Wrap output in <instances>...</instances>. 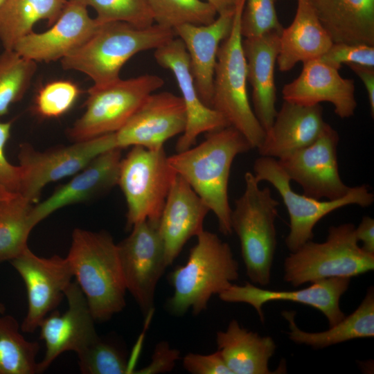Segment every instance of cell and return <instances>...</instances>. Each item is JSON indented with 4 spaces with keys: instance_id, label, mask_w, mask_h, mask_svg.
Here are the masks:
<instances>
[{
    "instance_id": "1",
    "label": "cell",
    "mask_w": 374,
    "mask_h": 374,
    "mask_svg": "<svg viewBox=\"0 0 374 374\" xmlns=\"http://www.w3.org/2000/svg\"><path fill=\"white\" fill-rule=\"evenodd\" d=\"M253 149L235 128L228 126L208 132L195 147L168 157V163L216 216L224 235L233 232L228 184L235 157Z\"/></svg>"
},
{
    "instance_id": "2",
    "label": "cell",
    "mask_w": 374,
    "mask_h": 374,
    "mask_svg": "<svg viewBox=\"0 0 374 374\" xmlns=\"http://www.w3.org/2000/svg\"><path fill=\"white\" fill-rule=\"evenodd\" d=\"M66 258L95 321L123 310L127 288L117 244L108 233L74 229Z\"/></svg>"
},
{
    "instance_id": "3",
    "label": "cell",
    "mask_w": 374,
    "mask_h": 374,
    "mask_svg": "<svg viewBox=\"0 0 374 374\" xmlns=\"http://www.w3.org/2000/svg\"><path fill=\"white\" fill-rule=\"evenodd\" d=\"M196 237L186 263L168 275L174 292L167 308L175 315L189 309L199 314L213 295L228 289L239 277L238 262L227 242L204 229Z\"/></svg>"
},
{
    "instance_id": "4",
    "label": "cell",
    "mask_w": 374,
    "mask_h": 374,
    "mask_svg": "<svg viewBox=\"0 0 374 374\" xmlns=\"http://www.w3.org/2000/svg\"><path fill=\"white\" fill-rule=\"evenodd\" d=\"M175 37L174 30L158 24L139 28L123 21L102 24L81 47L61 60L65 70L88 75L95 87L121 78L123 66L134 55L157 49Z\"/></svg>"
},
{
    "instance_id": "5",
    "label": "cell",
    "mask_w": 374,
    "mask_h": 374,
    "mask_svg": "<svg viewBox=\"0 0 374 374\" xmlns=\"http://www.w3.org/2000/svg\"><path fill=\"white\" fill-rule=\"evenodd\" d=\"M245 188L231 211V226L239 238L242 257L253 284L266 286L276 248L275 220L279 202L266 187L260 188L251 172L244 174Z\"/></svg>"
},
{
    "instance_id": "6",
    "label": "cell",
    "mask_w": 374,
    "mask_h": 374,
    "mask_svg": "<svg viewBox=\"0 0 374 374\" xmlns=\"http://www.w3.org/2000/svg\"><path fill=\"white\" fill-rule=\"evenodd\" d=\"M352 223L331 226L323 242L308 241L285 259V282L293 287L323 279L352 278L373 271L374 255L359 245Z\"/></svg>"
},
{
    "instance_id": "7",
    "label": "cell",
    "mask_w": 374,
    "mask_h": 374,
    "mask_svg": "<svg viewBox=\"0 0 374 374\" xmlns=\"http://www.w3.org/2000/svg\"><path fill=\"white\" fill-rule=\"evenodd\" d=\"M244 2H238L231 32L222 42L217 51L211 107L238 130L253 149H258L264 140L265 131L253 112L247 93V62L240 33Z\"/></svg>"
},
{
    "instance_id": "8",
    "label": "cell",
    "mask_w": 374,
    "mask_h": 374,
    "mask_svg": "<svg viewBox=\"0 0 374 374\" xmlns=\"http://www.w3.org/2000/svg\"><path fill=\"white\" fill-rule=\"evenodd\" d=\"M168 158L163 148L133 146L122 159L118 185L127 202V227L144 220L159 222L177 175Z\"/></svg>"
},
{
    "instance_id": "9",
    "label": "cell",
    "mask_w": 374,
    "mask_h": 374,
    "mask_svg": "<svg viewBox=\"0 0 374 374\" xmlns=\"http://www.w3.org/2000/svg\"><path fill=\"white\" fill-rule=\"evenodd\" d=\"M163 84L161 77L145 74L120 78L104 87L92 86L88 90L86 110L69 128V137L80 141L117 132Z\"/></svg>"
},
{
    "instance_id": "10",
    "label": "cell",
    "mask_w": 374,
    "mask_h": 374,
    "mask_svg": "<svg viewBox=\"0 0 374 374\" xmlns=\"http://www.w3.org/2000/svg\"><path fill=\"white\" fill-rule=\"evenodd\" d=\"M253 172L259 183L266 181L273 185L287 208L290 232L285 238V244L290 252L312 240L315 225L331 212L348 205L367 207L374 202V195L366 184L351 187L345 196L335 200L321 201L300 195L292 190L291 181L277 159L271 157L260 156L256 159Z\"/></svg>"
},
{
    "instance_id": "11",
    "label": "cell",
    "mask_w": 374,
    "mask_h": 374,
    "mask_svg": "<svg viewBox=\"0 0 374 374\" xmlns=\"http://www.w3.org/2000/svg\"><path fill=\"white\" fill-rule=\"evenodd\" d=\"M116 148L114 132L43 152L35 150L29 144H22L18 154L19 193L37 203L46 185L75 175L94 158Z\"/></svg>"
},
{
    "instance_id": "12",
    "label": "cell",
    "mask_w": 374,
    "mask_h": 374,
    "mask_svg": "<svg viewBox=\"0 0 374 374\" xmlns=\"http://www.w3.org/2000/svg\"><path fill=\"white\" fill-rule=\"evenodd\" d=\"M159 222L144 220L117 244L127 290L145 314L154 303L157 285L168 266Z\"/></svg>"
},
{
    "instance_id": "13",
    "label": "cell",
    "mask_w": 374,
    "mask_h": 374,
    "mask_svg": "<svg viewBox=\"0 0 374 374\" xmlns=\"http://www.w3.org/2000/svg\"><path fill=\"white\" fill-rule=\"evenodd\" d=\"M339 141L337 131L326 123L312 143L277 161L290 181L301 186L305 196L337 199L345 196L351 188L344 184L339 175Z\"/></svg>"
},
{
    "instance_id": "14",
    "label": "cell",
    "mask_w": 374,
    "mask_h": 374,
    "mask_svg": "<svg viewBox=\"0 0 374 374\" xmlns=\"http://www.w3.org/2000/svg\"><path fill=\"white\" fill-rule=\"evenodd\" d=\"M10 262L22 278L27 291L28 312L21 330L32 333L59 305L71 283L73 271L66 257H39L28 247Z\"/></svg>"
},
{
    "instance_id": "15",
    "label": "cell",
    "mask_w": 374,
    "mask_h": 374,
    "mask_svg": "<svg viewBox=\"0 0 374 374\" xmlns=\"http://www.w3.org/2000/svg\"><path fill=\"white\" fill-rule=\"evenodd\" d=\"M186 113L181 96L163 91L151 93L117 132L116 147L141 146L157 150L170 139L184 132Z\"/></svg>"
},
{
    "instance_id": "16",
    "label": "cell",
    "mask_w": 374,
    "mask_h": 374,
    "mask_svg": "<svg viewBox=\"0 0 374 374\" xmlns=\"http://www.w3.org/2000/svg\"><path fill=\"white\" fill-rule=\"evenodd\" d=\"M154 57L159 65L174 74L186 109V125L177 142V152L193 147L202 133L230 126L220 113L200 98L190 72L189 56L181 39L174 37L157 48Z\"/></svg>"
},
{
    "instance_id": "17",
    "label": "cell",
    "mask_w": 374,
    "mask_h": 374,
    "mask_svg": "<svg viewBox=\"0 0 374 374\" xmlns=\"http://www.w3.org/2000/svg\"><path fill=\"white\" fill-rule=\"evenodd\" d=\"M350 278L337 277L312 283L308 287L296 290H271L258 287L251 283L244 285L232 284L219 294L228 303H244L252 306L264 322L262 306L275 301H289L307 305L318 310L326 317L329 327L345 317L340 308V299L347 291Z\"/></svg>"
},
{
    "instance_id": "18",
    "label": "cell",
    "mask_w": 374,
    "mask_h": 374,
    "mask_svg": "<svg viewBox=\"0 0 374 374\" xmlns=\"http://www.w3.org/2000/svg\"><path fill=\"white\" fill-rule=\"evenodd\" d=\"M64 296L68 302L66 311L62 314L52 312L39 324L40 339L45 342L46 352L42 361L37 363V373L46 371L62 353H78L98 337L95 320L76 281L70 283Z\"/></svg>"
},
{
    "instance_id": "19",
    "label": "cell",
    "mask_w": 374,
    "mask_h": 374,
    "mask_svg": "<svg viewBox=\"0 0 374 374\" xmlns=\"http://www.w3.org/2000/svg\"><path fill=\"white\" fill-rule=\"evenodd\" d=\"M100 25L89 16L87 7L69 1L49 29L28 34L17 42L13 49L35 62L61 60L87 42Z\"/></svg>"
},
{
    "instance_id": "20",
    "label": "cell",
    "mask_w": 374,
    "mask_h": 374,
    "mask_svg": "<svg viewBox=\"0 0 374 374\" xmlns=\"http://www.w3.org/2000/svg\"><path fill=\"white\" fill-rule=\"evenodd\" d=\"M303 64L300 75L284 85L283 100L302 105L328 102L339 118L353 116L357 105L354 80L341 77L339 70L320 59Z\"/></svg>"
},
{
    "instance_id": "21",
    "label": "cell",
    "mask_w": 374,
    "mask_h": 374,
    "mask_svg": "<svg viewBox=\"0 0 374 374\" xmlns=\"http://www.w3.org/2000/svg\"><path fill=\"white\" fill-rule=\"evenodd\" d=\"M121 150L116 148L100 154L50 197L33 205L30 214L33 224L62 207L91 200L118 185Z\"/></svg>"
},
{
    "instance_id": "22",
    "label": "cell",
    "mask_w": 374,
    "mask_h": 374,
    "mask_svg": "<svg viewBox=\"0 0 374 374\" xmlns=\"http://www.w3.org/2000/svg\"><path fill=\"white\" fill-rule=\"evenodd\" d=\"M209 208L190 185L177 174L159 221L165 257L170 266L186 242L204 230Z\"/></svg>"
},
{
    "instance_id": "23",
    "label": "cell",
    "mask_w": 374,
    "mask_h": 374,
    "mask_svg": "<svg viewBox=\"0 0 374 374\" xmlns=\"http://www.w3.org/2000/svg\"><path fill=\"white\" fill-rule=\"evenodd\" d=\"M234 12L218 15L208 24H185L173 29L175 36L181 39L188 52L190 72L197 93L203 103L210 107L217 51L222 42L231 32Z\"/></svg>"
},
{
    "instance_id": "24",
    "label": "cell",
    "mask_w": 374,
    "mask_h": 374,
    "mask_svg": "<svg viewBox=\"0 0 374 374\" xmlns=\"http://www.w3.org/2000/svg\"><path fill=\"white\" fill-rule=\"evenodd\" d=\"M326 123L320 104L302 105L284 100L258 148L260 156L282 159L312 143Z\"/></svg>"
},
{
    "instance_id": "25",
    "label": "cell",
    "mask_w": 374,
    "mask_h": 374,
    "mask_svg": "<svg viewBox=\"0 0 374 374\" xmlns=\"http://www.w3.org/2000/svg\"><path fill=\"white\" fill-rule=\"evenodd\" d=\"M279 36L272 32L242 39L247 82L252 88L253 110L265 132L272 125L277 113L274 69L279 53Z\"/></svg>"
},
{
    "instance_id": "26",
    "label": "cell",
    "mask_w": 374,
    "mask_h": 374,
    "mask_svg": "<svg viewBox=\"0 0 374 374\" xmlns=\"http://www.w3.org/2000/svg\"><path fill=\"white\" fill-rule=\"evenodd\" d=\"M333 43L374 46V0H308Z\"/></svg>"
},
{
    "instance_id": "27",
    "label": "cell",
    "mask_w": 374,
    "mask_h": 374,
    "mask_svg": "<svg viewBox=\"0 0 374 374\" xmlns=\"http://www.w3.org/2000/svg\"><path fill=\"white\" fill-rule=\"evenodd\" d=\"M276 64L281 72L290 71L298 62L320 59L333 44L308 0H297L292 24L280 36Z\"/></svg>"
},
{
    "instance_id": "28",
    "label": "cell",
    "mask_w": 374,
    "mask_h": 374,
    "mask_svg": "<svg viewBox=\"0 0 374 374\" xmlns=\"http://www.w3.org/2000/svg\"><path fill=\"white\" fill-rule=\"evenodd\" d=\"M219 350L233 374H269V362L276 345L269 336H261L232 319L224 331L216 333Z\"/></svg>"
},
{
    "instance_id": "29",
    "label": "cell",
    "mask_w": 374,
    "mask_h": 374,
    "mask_svg": "<svg viewBox=\"0 0 374 374\" xmlns=\"http://www.w3.org/2000/svg\"><path fill=\"white\" fill-rule=\"evenodd\" d=\"M283 317L288 322L289 339L297 344L321 349L349 340L374 336V290L369 287L358 308L329 329L319 332L301 330L295 322L294 311H283Z\"/></svg>"
},
{
    "instance_id": "30",
    "label": "cell",
    "mask_w": 374,
    "mask_h": 374,
    "mask_svg": "<svg viewBox=\"0 0 374 374\" xmlns=\"http://www.w3.org/2000/svg\"><path fill=\"white\" fill-rule=\"evenodd\" d=\"M69 0H5L0 6V42L3 49H13L17 42L33 32L34 25L46 20L52 26Z\"/></svg>"
},
{
    "instance_id": "31",
    "label": "cell",
    "mask_w": 374,
    "mask_h": 374,
    "mask_svg": "<svg viewBox=\"0 0 374 374\" xmlns=\"http://www.w3.org/2000/svg\"><path fill=\"white\" fill-rule=\"evenodd\" d=\"M20 193L0 196V261H11L28 247L27 240L35 225L33 207Z\"/></svg>"
},
{
    "instance_id": "32",
    "label": "cell",
    "mask_w": 374,
    "mask_h": 374,
    "mask_svg": "<svg viewBox=\"0 0 374 374\" xmlns=\"http://www.w3.org/2000/svg\"><path fill=\"white\" fill-rule=\"evenodd\" d=\"M0 314V374L37 373L38 343L26 340L17 321Z\"/></svg>"
},
{
    "instance_id": "33",
    "label": "cell",
    "mask_w": 374,
    "mask_h": 374,
    "mask_svg": "<svg viewBox=\"0 0 374 374\" xmlns=\"http://www.w3.org/2000/svg\"><path fill=\"white\" fill-rule=\"evenodd\" d=\"M36 70L35 61L14 49H3L0 53V116L7 114L10 106L24 97Z\"/></svg>"
},
{
    "instance_id": "34",
    "label": "cell",
    "mask_w": 374,
    "mask_h": 374,
    "mask_svg": "<svg viewBox=\"0 0 374 374\" xmlns=\"http://www.w3.org/2000/svg\"><path fill=\"white\" fill-rule=\"evenodd\" d=\"M146 1L154 23L172 29L185 24H208L217 15L212 6L202 0Z\"/></svg>"
},
{
    "instance_id": "35",
    "label": "cell",
    "mask_w": 374,
    "mask_h": 374,
    "mask_svg": "<svg viewBox=\"0 0 374 374\" xmlns=\"http://www.w3.org/2000/svg\"><path fill=\"white\" fill-rule=\"evenodd\" d=\"M85 7H92L96 20L100 24L123 21L144 28L154 21L146 0H69Z\"/></svg>"
},
{
    "instance_id": "36",
    "label": "cell",
    "mask_w": 374,
    "mask_h": 374,
    "mask_svg": "<svg viewBox=\"0 0 374 374\" xmlns=\"http://www.w3.org/2000/svg\"><path fill=\"white\" fill-rule=\"evenodd\" d=\"M77 355L80 369L84 374H125L131 371L120 350L99 337Z\"/></svg>"
},
{
    "instance_id": "37",
    "label": "cell",
    "mask_w": 374,
    "mask_h": 374,
    "mask_svg": "<svg viewBox=\"0 0 374 374\" xmlns=\"http://www.w3.org/2000/svg\"><path fill=\"white\" fill-rule=\"evenodd\" d=\"M276 0H245L240 19L243 38H253L269 33L280 35L283 27L275 7Z\"/></svg>"
},
{
    "instance_id": "38",
    "label": "cell",
    "mask_w": 374,
    "mask_h": 374,
    "mask_svg": "<svg viewBox=\"0 0 374 374\" xmlns=\"http://www.w3.org/2000/svg\"><path fill=\"white\" fill-rule=\"evenodd\" d=\"M80 93L78 87L69 80L51 82L39 91L35 111L44 118H57L66 113Z\"/></svg>"
},
{
    "instance_id": "39",
    "label": "cell",
    "mask_w": 374,
    "mask_h": 374,
    "mask_svg": "<svg viewBox=\"0 0 374 374\" xmlns=\"http://www.w3.org/2000/svg\"><path fill=\"white\" fill-rule=\"evenodd\" d=\"M320 60L337 70L341 69L343 64L374 67V46L333 43Z\"/></svg>"
},
{
    "instance_id": "40",
    "label": "cell",
    "mask_w": 374,
    "mask_h": 374,
    "mask_svg": "<svg viewBox=\"0 0 374 374\" xmlns=\"http://www.w3.org/2000/svg\"><path fill=\"white\" fill-rule=\"evenodd\" d=\"M12 122L0 121V193H19L21 169L7 159L5 145L10 136Z\"/></svg>"
},
{
    "instance_id": "41",
    "label": "cell",
    "mask_w": 374,
    "mask_h": 374,
    "mask_svg": "<svg viewBox=\"0 0 374 374\" xmlns=\"http://www.w3.org/2000/svg\"><path fill=\"white\" fill-rule=\"evenodd\" d=\"M183 366L192 374H233L219 350L208 355L188 353Z\"/></svg>"
},
{
    "instance_id": "42",
    "label": "cell",
    "mask_w": 374,
    "mask_h": 374,
    "mask_svg": "<svg viewBox=\"0 0 374 374\" xmlns=\"http://www.w3.org/2000/svg\"><path fill=\"white\" fill-rule=\"evenodd\" d=\"M179 358V351L172 348L166 341L158 343L152 354L151 362L147 366L135 371L136 374H156L170 372Z\"/></svg>"
},
{
    "instance_id": "43",
    "label": "cell",
    "mask_w": 374,
    "mask_h": 374,
    "mask_svg": "<svg viewBox=\"0 0 374 374\" xmlns=\"http://www.w3.org/2000/svg\"><path fill=\"white\" fill-rule=\"evenodd\" d=\"M357 240L362 243V249L369 254L374 255V220L370 216H364L357 227L355 229Z\"/></svg>"
},
{
    "instance_id": "44",
    "label": "cell",
    "mask_w": 374,
    "mask_h": 374,
    "mask_svg": "<svg viewBox=\"0 0 374 374\" xmlns=\"http://www.w3.org/2000/svg\"><path fill=\"white\" fill-rule=\"evenodd\" d=\"M348 66L360 78L367 91L372 118L374 116V67L350 64Z\"/></svg>"
},
{
    "instance_id": "45",
    "label": "cell",
    "mask_w": 374,
    "mask_h": 374,
    "mask_svg": "<svg viewBox=\"0 0 374 374\" xmlns=\"http://www.w3.org/2000/svg\"><path fill=\"white\" fill-rule=\"evenodd\" d=\"M215 10L217 15L234 12L240 0H205Z\"/></svg>"
},
{
    "instance_id": "46",
    "label": "cell",
    "mask_w": 374,
    "mask_h": 374,
    "mask_svg": "<svg viewBox=\"0 0 374 374\" xmlns=\"http://www.w3.org/2000/svg\"><path fill=\"white\" fill-rule=\"evenodd\" d=\"M5 306L3 303H0V314L5 312Z\"/></svg>"
},
{
    "instance_id": "47",
    "label": "cell",
    "mask_w": 374,
    "mask_h": 374,
    "mask_svg": "<svg viewBox=\"0 0 374 374\" xmlns=\"http://www.w3.org/2000/svg\"><path fill=\"white\" fill-rule=\"evenodd\" d=\"M5 0H0V6H1V4L3 3Z\"/></svg>"
},
{
    "instance_id": "48",
    "label": "cell",
    "mask_w": 374,
    "mask_h": 374,
    "mask_svg": "<svg viewBox=\"0 0 374 374\" xmlns=\"http://www.w3.org/2000/svg\"><path fill=\"white\" fill-rule=\"evenodd\" d=\"M2 195V193H0V196Z\"/></svg>"
}]
</instances>
